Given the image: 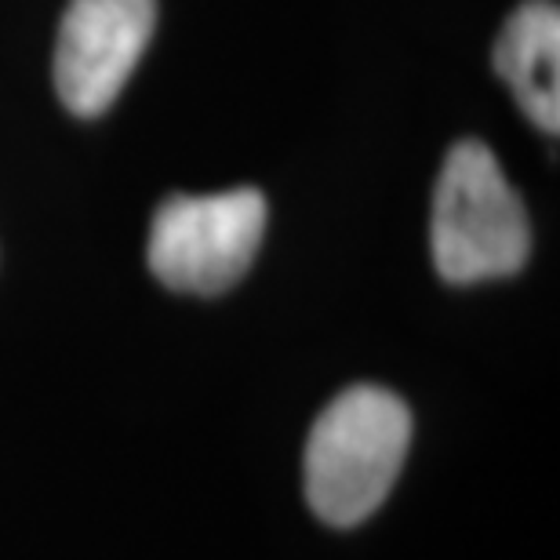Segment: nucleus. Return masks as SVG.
<instances>
[{
  "mask_svg": "<svg viewBox=\"0 0 560 560\" xmlns=\"http://www.w3.org/2000/svg\"><path fill=\"white\" fill-rule=\"evenodd\" d=\"M411 444V411L383 386L339 394L306 441V499L320 521L353 528L383 506Z\"/></svg>",
  "mask_w": 560,
  "mask_h": 560,
  "instance_id": "f257e3e1",
  "label": "nucleus"
},
{
  "mask_svg": "<svg viewBox=\"0 0 560 560\" xmlns=\"http://www.w3.org/2000/svg\"><path fill=\"white\" fill-rule=\"evenodd\" d=\"M430 244L447 284L510 277L528 262V211L485 142L463 139L447 150L433 189Z\"/></svg>",
  "mask_w": 560,
  "mask_h": 560,
  "instance_id": "f03ea898",
  "label": "nucleus"
},
{
  "mask_svg": "<svg viewBox=\"0 0 560 560\" xmlns=\"http://www.w3.org/2000/svg\"><path fill=\"white\" fill-rule=\"evenodd\" d=\"M266 230L259 189L167 197L153 215L150 270L164 288L186 295H222L248 273Z\"/></svg>",
  "mask_w": 560,
  "mask_h": 560,
  "instance_id": "7ed1b4c3",
  "label": "nucleus"
},
{
  "mask_svg": "<svg viewBox=\"0 0 560 560\" xmlns=\"http://www.w3.org/2000/svg\"><path fill=\"white\" fill-rule=\"evenodd\" d=\"M156 26V0H70L55 44V88L77 117L114 106Z\"/></svg>",
  "mask_w": 560,
  "mask_h": 560,
  "instance_id": "20e7f679",
  "label": "nucleus"
},
{
  "mask_svg": "<svg viewBox=\"0 0 560 560\" xmlns=\"http://www.w3.org/2000/svg\"><path fill=\"white\" fill-rule=\"evenodd\" d=\"M495 70L542 131H560V11L553 0H524L495 40Z\"/></svg>",
  "mask_w": 560,
  "mask_h": 560,
  "instance_id": "39448f33",
  "label": "nucleus"
}]
</instances>
